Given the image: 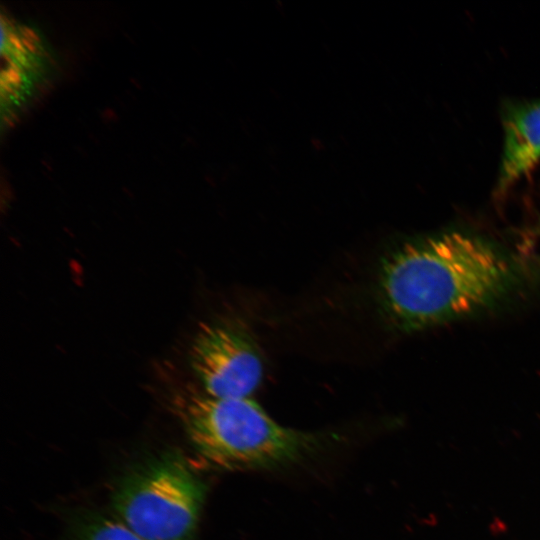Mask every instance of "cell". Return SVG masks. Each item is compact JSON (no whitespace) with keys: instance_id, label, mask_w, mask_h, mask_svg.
<instances>
[{"instance_id":"cell-4","label":"cell","mask_w":540,"mask_h":540,"mask_svg":"<svg viewBox=\"0 0 540 540\" xmlns=\"http://www.w3.org/2000/svg\"><path fill=\"white\" fill-rule=\"evenodd\" d=\"M189 363L202 391L216 398H248L263 379L259 347L242 324H202L190 351Z\"/></svg>"},{"instance_id":"cell-6","label":"cell","mask_w":540,"mask_h":540,"mask_svg":"<svg viewBox=\"0 0 540 540\" xmlns=\"http://www.w3.org/2000/svg\"><path fill=\"white\" fill-rule=\"evenodd\" d=\"M68 540H144L116 516L90 512L77 519Z\"/></svg>"},{"instance_id":"cell-2","label":"cell","mask_w":540,"mask_h":540,"mask_svg":"<svg viewBox=\"0 0 540 540\" xmlns=\"http://www.w3.org/2000/svg\"><path fill=\"white\" fill-rule=\"evenodd\" d=\"M172 408L195 450L226 470L271 468L297 461L320 445L311 433L284 427L248 398H216L177 391Z\"/></svg>"},{"instance_id":"cell-1","label":"cell","mask_w":540,"mask_h":540,"mask_svg":"<svg viewBox=\"0 0 540 540\" xmlns=\"http://www.w3.org/2000/svg\"><path fill=\"white\" fill-rule=\"evenodd\" d=\"M528 279L520 260L496 241L447 229L389 252L379 267L377 299L390 326L415 332L496 308Z\"/></svg>"},{"instance_id":"cell-5","label":"cell","mask_w":540,"mask_h":540,"mask_svg":"<svg viewBox=\"0 0 540 540\" xmlns=\"http://www.w3.org/2000/svg\"><path fill=\"white\" fill-rule=\"evenodd\" d=\"M502 127L498 191L509 188L540 162V99L506 104Z\"/></svg>"},{"instance_id":"cell-3","label":"cell","mask_w":540,"mask_h":540,"mask_svg":"<svg viewBox=\"0 0 540 540\" xmlns=\"http://www.w3.org/2000/svg\"><path fill=\"white\" fill-rule=\"evenodd\" d=\"M206 486L186 460L166 452L138 463L112 493L115 516L144 540H195Z\"/></svg>"}]
</instances>
